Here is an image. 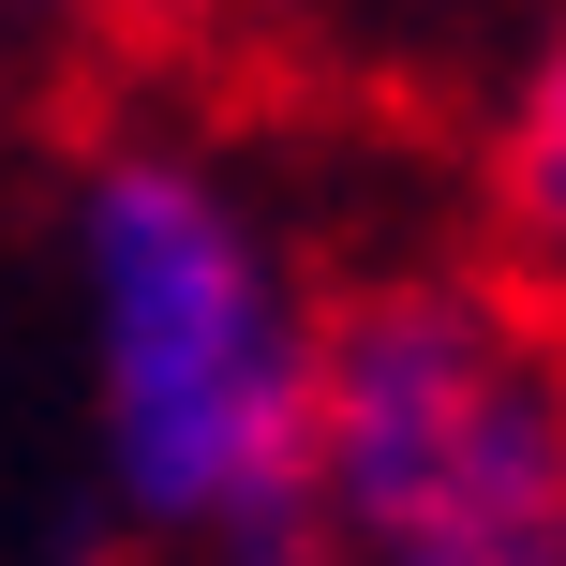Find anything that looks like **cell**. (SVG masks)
Masks as SVG:
<instances>
[{
	"instance_id": "cell-1",
	"label": "cell",
	"mask_w": 566,
	"mask_h": 566,
	"mask_svg": "<svg viewBox=\"0 0 566 566\" xmlns=\"http://www.w3.org/2000/svg\"><path fill=\"white\" fill-rule=\"evenodd\" d=\"M90 462L149 566H313V328L328 269L283 239L269 179L209 135L119 119L60 195Z\"/></svg>"
},
{
	"instance_id": "cell-2",
	"label": "cell",
	"mask_w": 566,
	"mask_h": 566,
	"mask_svg": "<svg viewBox=\"0 0 566 566\" xmlns=\"http://www.w3.org/2000/svg\"><path fill=\"white\" fill-rule=\"evenodd\" d=\"M313 566H566V328L478 254H373L313 328Z\"/></svg>"
},
{
	"instance_id": "cell-3",
	"label": "cell",
	"mask_w": 566,
	"mask_h": 566,
	"mask_svg": "<svg viewBox=\"0 0 566 566\" xmlns=\"http://www.w3.org/2000/svg\"><path fill=\"white\" fill-rule=\"evenodd\" d=\"M478 269H507L566 328V0L507 45L478 105Z\"/></svg>"
},
{
	"instance_id": "cell-4",
	"label": "cell",
	"mask_w": 566,
	"mask_h": 566,
	"mask_svg": "<svg viewBox=\"0 0 566 566\" xmlns=\"http://www.w3.org/2000/svg\"><path fill=\"white\" fill-rule=\"evenodd\" d=\"M45 15H149V0H30V30H45Z\"/></svg>"
},
{
	"instance_id": "cell-5",
	"label": "cell",
	"mask_w": 566,
	"mask_h": 566,
	"mask_svg": "<svg viewBox=\"0 0 566 566\" xmlns=\"http://www.w3.org/2000/svg\"><path fill=\"white\" fill-rule=\"evenodd\" d=\"M15 30H30V0H0V45H15Z\"/></svg>"
}]
</instances>
